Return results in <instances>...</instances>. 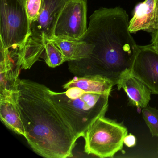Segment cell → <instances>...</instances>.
<instances>
[{"label":"cell","mask_w":158,"mask_h":158,"mask_svg":"<svg viewBox=\"0 0 158 158\" xmlns=\"http://www.w3.org/2000/svg\"><path fill=\"white\" fill-rule=\"evenodd\" d=\"M129 16L120 7L101 8L91 14L82 40L93 46L86 59L68 62L75 76L100 75L115 83L131 73L139 50L129 30Z\"/></svg>","instance_id":"cell-1"},{"label":"cell","mask_w":158,"mask_h":158,"mask_svg":"<svg viewBox=\"0 0 158 158\" xmlns=\"http://www.w3.org/2000/svg\"><path fill=\"white\" fill-rule=\"evenodd\" d=\"M49 90L43 84L20 79L16 97L25 138L33 150L41 157H73L78 138L52 102Z\"/></svg>","instance_id":"cell-2"},{"label":"cell","mask_w":158,"mask_h":158,"mask_svg":"<svg viewBox=\"0 0 158 158\" xmlns=\"http://www.w3.org/2000/svg\"><path fill=\"white\" fill-rule=\"evenodd\" d=\"M64 92L50 89V98L77 138L84 137L97 119L105 116L109 107L110 94L86 92L72 87Z\"/></svg>","instance_id":"cell-3"},{"label":"cell","mask_w":158,"mask_h":158,"mask_svg":"<svg viewBox=\"0 0 158 158\" xmlns=\"http://www.w3.org/2000/svg\"><path fill=\"white\" fill-rule=\"evenodd\" d=\"M67 1L42 0L40 15L31 24L23 48L16 53L17 65L21 69H30L40 58H43L45 39L53 38L58 16Z\"/></svg>","instance_id":"cell-4"},{"label":"cell","mask_w":158,"mask_h":158,"mask_svg":"<svg viewBox=\"0 0 158 158\" xmlns=\"http://www.w3.org/2000/svg\"><path fill=\"white\" fill-rule=\"evenodd\" d=\"M123 123L102 116L89 127L84 138L85 152L101 158H113L123 147V139L127 135Z\"/></svg>","instance_id":"cell-5"},{"label":"cell","mask_w":158,"mask_h":158,"mask_svg":"<svg viewBox=\"0 0 158 158\" xmlns=\"http://www.w3.org/2000/svg\"><path fill=\"white\" fill-rule=\"evenodd\" d=\"M26 0H0V47L18 53L28 36Z\"/></svg>","instance_id":"cell-6"},{"label":"cell","mask_w":158,"mask_h":158,"mask_svg":"<svg viewBox=\"0 0 158 158\" xmlns=\"http://www.w3.org/2000/svg\"><path fill=\"white\" fill-rule=\"evenodd\" d=\"M86 0H68L56 22L53 38L81 40L87 30Z\"/></svg>","instance_id":"cell-7"},{"label":"cell","mask_w":158,"mask_h":158,"mask_svg":"<svg viewBox=\"0 0 158 158\" xmlns=\"http://www.w3.org/2000/svg\"><path fill=\"white\" fill-rule=\"evenodd\" d=\"M131 74L143 82L152 94L158 95V52L151 45H139Z\"/></svg>","instance_id":"cell-8"},{"label":"cell","mask_w":158,"mask_h":158,"mask_svg":"<svg viewBox=\"0 0 158 158\" xmlns=\"http://www.w3.org/2000/svg\"><path fill=\"white\" fill-rule=\"evenodd\" d=\"M0 52V97L13 96L18 90L21 69L14 52L2 47Z\"/></svg>","instance_id":"cell-9"},{"label":"cell","mask_w":158,"mask_h":158,"mask_svg":"<svg viewBox=\"0 0 158 158\" xmlns=\"http://www.w3.org/2000/svg\"><path fill=\"white\" fill-rule=\"evenodd\" d=\"M129 30L131 34L143 31L153 35L158 32V0H145L136 5Z\"/></svg>","instance_id":"cell-10"},{"label":"cell","mask_w":158,"mask_h":158,"mask_svg":"<svg viewBox=\"0 0 158 158\" xmlns=\"http://www.w3.org/2000/svg\"><path fill=\"white\" fill-rule=\"evenodd\" d=\"M118 90L123 89L126 93L129 104L139 109L148 106L151 92L140 80L131 73L125 75L116 83Z\"/></svg>","instance_id":"cell-11"},{"label":"cell","mask_w":158,"mask_h":158,"mask_svg":"<svg viewBox=\"0 0 158 158\" xmlns=\"http://www.w3.org/2000/svg\"><path fill=\"white\" fill-rule=\"evenodd\" d=\"M16 92L13 96L0 97V118L8 128L24 137L25 132L16 100Z\"/></svg>","instance_id":"cell-12"},{"label":"cell","mask_w":158,"mask_h":158,"mask_svg":"<svg viewBox=\"0 0 158 158\" xmlns=\"http://www.w3.org/2000/svg\"><path fill=\"white\" fill-rule=\"evenodd\" d=\"M116 83L100 75L75 76L73 79L64 84L63 87L67 89L77 87L86 92L110 94L112 88Z\"/></svg>","instance_id":"cell-13"},{"label":"cell","mask_w":158,"mask_h":158,"mask_svg":"<svg viewBox=\"0 0 158 158\" xmlns=\"http://www.w3.org/2000/svg\"><path fill=\"white\" fill-rule=\"evenodd\" d=\"M52 40L60 48L64 61L80 60L89 57L93 46L84 40L53 38Z\"/></svg>","instance_id":"cell-14"},{"label":"cell","mask_w":158,"mask_h":158,"mask_svg":"<svg viewBox=\"0 0 158 158\" xmlns=\"http://www.w3.org/2000/svg\"><path fill=\"white\" fill-rule=\"evenodd\" d=\"M43 59L48 66L52 68L57 67L65 62L64 57L60 48L51 40H45V50Z\"/></svg>","instance_id":"cell-15"},{"label":"cell","mask_w":158,"mask_h":158,"mask_svg":"<svg viewBox=\"0 0 158 158\" xmlns=\"http://www.w3.org/2000/svg\"><path fill=\"white\" fill-rule=\"evenodd\" d=\"M142 114L152 136L158 137V109L148 106L142 109Z\"/></svg>","instance_id":"cell-16"},{"label":"cell","mask_w":158,"mask_h":158,"mask_svg":"<svg viewBox=\"0 0 158 158\" xmlns=\"http://www.w3.org/2000/svg\"><path fill=\"white\" fill-rule=\"evenodd\" d=\"M42 0H26V10L29 23V29L31 24L36 21L40 15Z\"/></svg>","instance_id":"cell-17"},{"label":"cell","mask_w":158,"mask_h":158,"mask_svg":"<svg viewBox=\"0 0 158 158\" xmlns=\"http://www.w3.org/2000/svg\"><path fill=\"white\" fill-rule=\"evenodd\" d=\"M136 138L132 134L127 135L123 139V143L128 148H132L136 145Z\"/></svg>","instance_id":"cell-18"},{"label":"cell","mask_w":158,"mask_h":158,"mask_svg":"<svg viewBox=\"0 0 158 158\" xmlns=\"http://www.w3.org/2000/svg\"><path fill=\"white\" fill-rule=\"evenodd\" d=\"M151 45L152 48L158 52V31L157 33L152 35Z\"/></svg>","instance_id":"cell-19"},{"label":"cell","mask_w":158,"mask_h":158,"mask_svg":"<svg viewBox=\"0 0 158 158\" xmlns=\"http://www.w3.org/2000/svg\"></svg>","instance_id":"cell-20"}]
</instances>
